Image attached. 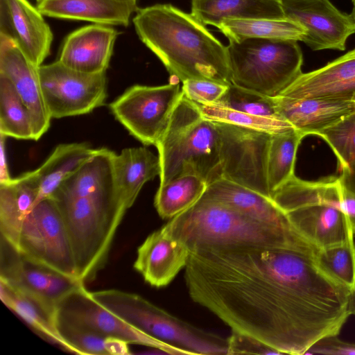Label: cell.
Returning <instances> with one entry per match:
<instances>
[{
	"label": "cell",
	"mask_w": 355,
	"mask_h": 355,
	"mask_svg": "<svg viewBox=\"0 0 355 355\" xmlns=\"http://www.w3.org/2000/svg\"><path fill=\"white\" fill-rule=\"evenodd\" d=\"M184 268L193 302L281 354H306L352 315V290L291 248L196 246Z\"/></svg>",
	"instance_id": "1"
},
{
	"label": "cell",
	"mask_w": 355,
	"mask_h": 355,
	"mask_svg": "<svg viewBox=\"0 0 355 355\" xmlns=\"http://www.w3.org/2000/svg\"><path fill=\"white\" fill-rule=\"evenodd\" d=\"M132 22L140 40L182 83L232 85L226 46L191 14L171 4H155L138 8Z\"/></svg>",
	"instance_id": "2"
},
{
	"label": "cell",
	"mask_w": 355,
	"mask_h": 355,
	"mask_svg": "<svg viewBox=\"0 0 355 355\" xmlns=\"http://www.w3.org/2000/svg\"><path fill=\"white\" fill-rule=\"evenodd\" d=\"M166 225L190 250L202 245H273L315 257L319 252L297 231L264 223L205 194Z\"/></svg>",
	"instance_id": "3"
},
{
	"label": "cell",
	"mask_w": 355,
	"mask_h": 355,
	"mask_svg": "<svg viewBox=\"0 0 355 355\" xmlns=\"http://www.w3.org/2000/svg\"><path fill=\"white\" fill-rule=\"evenodd\" d=\"M155 146L161 166L159 185L186 175L199 176L207 185L221 178L216 123L205 119L198 105L184 94Z\"/></svg>",
	"instance_id": "4"
},
{
	"label": "cell",
	"mask_w": 355,
	"mask_h": 355,
	"mask_svg": "<svg viewBox=\"0 0 355 355\" xmlns=\"http://www.w3.org/2000/svg\"><path fill=\"white\" fill-rule=\"evenodd\" d=\"M62 216L74 253L78 279H94L105 266L127 211L117 189L78 198H53Z\"/></svg>",
	"instance_id": "5"
},
{
	"label": "cell",
	"mask_w": 355,
	"mask_h": 355,
	"mask_svg": "<svg viewBox=\"0 0 355 355\" xmlns=\"http://www.w3.org/2000/svg\"><path fill=\"white\" fill-rule=\"evenodd\" d=\"M90 295L135 328L186 354H227V338L198 328L139 295L116 289L90 292Z\"/></svg>",
	"instance_id": "6"
},
{
	"label": "cell",
	"mask_w": 355,
	"mask_h": 355,
	"mask_svg": "<svg viewBox=\"0 0 355 355\" xmlns=\"http://www.w3.org/2000/svg\"><path fill=\"white\" fill-rule=\"evenodd\" d=\"M232 84L273 97L302 72L297 41L251 37L226 46Z\"/></svg>",
	"instance_id": "7"
},
{
	"label": "cell",
	"mask_w": 355,
	"mask_h": 355,
	"mask_svg": "<svg viewBox=\"0 0 355 355\" xmlns=\"http://www.w3.org/2000/svg\"><path fill=\"white\" fill-rule=\"evenodd\" d=\"M182 94L178 82L159 86L135 85L113 101L109 108L132 136L145 146H155Z\"/></svg>",
	"instance_id": "8"
},
{
	"label": "cell",
	"mask_w": 355,
	"mask_h": 355,
	"mask_svg": "<svg viewBox=\"0 0 355 355\" xmlns=\"http://www.w3.org/2000/svg\"><path fill=\"white\" fill-rule=\"evenodd\" d=\"M17 251L33 261L78 279L71 239L52 198L38 202L28 214Z\"/></svg>",
	"instance_id": "9"
},
{
	"label": "cell",
	"mask_w": 355,
	"mask_h": 355,
	"mask_svg": "<svg viewBox=\"0 0 355 355\" xmlns=\"http://www.w3.org/2000/svg\"><path fill=\"white\" fill-rule=\"evenodd\" d=\"M38 73L44 99L52 119L86 114L105 103L106 72L83 73L57 60L42 64Z\"/></svg>",
	"instance_id": "10"
},
{
	"label": "cell",
	"mask_w": 355,
	"mask_h": 355,
	"mask_svg": "<svg viewBox=\"0 0 355 355\" xmlns=\"http://www.w3.org/2000/svg\"><path fill=\"white\" fill-rule=\"evenodd\" d=\"M216 123L220 137L221 178L270 198L267 158L271 135Z\"/></svg>",
	"instance_id": "11"
},
{
	"label": "cell",
	"mask_w": 355,
	"mask_h": 355,
	"mask_svg": "<svg viewBox=\"0 0 355 355\" xmlns=\"http://www.w3.org/2000/svg\"><path fill=\"white\" fill-rule=\"evenodd\" d=\"M55 316L105 337L123 339L169 354H186L175 347L158 340L125 322L96 302L85 285L73 290L57 305Z\"/></svg>",
	"instance_id": "12"
},
{
	"label": "cell",
	"mask_w": 355,
	"mask_h": 355,
	"mask_svg": "<svg viewBox=\"0 0 355 355\" xmlns=\"http://www.w3.org/2000/svg\"><path fill=\"white\" fill-rule=\"evenodd\" d=\"M0 279L37 297L54 311L66 295L85 285L79 279L26 258L2 238Z\"/></svg>",
	"instance_id": "13"
},
{
	"label": "cell",
	"mask_w": 355,
	"mask_h": 355,
	"mask_svg": "<svg viewBox=\"0 0 355 355\" xmlns=\"http://www.w3.org/2000/svg\"><path fill=\"white\" fill-rule=\"evenodd\" d=\"M286 18L306 30L302 41L313 51H345L355 33L351 15L340 11L330 0H282Z\"/></svg>",
	"instance_id": "14"
},
{
	"label": "cell",
	"mask_w": 355,
	"mask_h": 355,
	"mask_svg": "<svg viewBox=\"0 0 355 355\" xmlns=\"http://www.w3.org/2000/svg\"><path fill=\"white\" fill-rule=\"evenodd\" d=\"M43 16L28 0H0V33L11 38L37 67L49 55L53 39Z\"/></svg>",
	"instance_id": "15"
},
{
	"label": "cell",
	"mask_w": 355,
	"mask_h": 355,
	"mask_svg": "<svg viewBox=\"0 0 355 355\" xmlns=\"http://www.w3.org/2000/svg\"><path fill=\"white\" fill-rule=\"evenodd\" d=\"M0 75L8 78L29 110L37 141L49 130L51 117L46 107L38 67L9 37L0 33Z\"/></svg>",
	"instance_id": "16"
},
{
	"label": "cell",
	"mask_w": 355,
	"mask_h": 355,
	"mask_svg": "<svg viewBox=\"0 0 355 355\" xmlns=\"http://www.w3.org/2000/svg\"><path fill=\"white\" fill-rule=\"evenodd\" d=\"M190 252L164 225L138 248L134 268L152 286H166L186 267Z\"/></svg>",
	"instance_id": "17"
},
{
	"label": "cell",
	"mask_w": 355,
	"mask_h": 355,
	"mask_svg": "<svg viewBox=\"0 0 355 355\" xmlns=\"http://www.w3.org/2000/svg\"><path fill=\"white\" fill-rule=\"evenodd\" d=\"M118 35L110 26L93 24L81 27L67 36L58 60L83 73H105Z\"/></svg>",
	"instance_id": "18"
},
{
	"label": "cell",
	"mask_w": 355,
	"mask_h": 355,
	"mask_svg": "<svg viewBox=\"0 0 355 355\" xmlns=\"http://www.w3.org/2000/svg\"><path fill=\"white\" fill-rule=\"evenodd\" d=\"M279 94L352 101L355 96V49L320 69L302 73Z\"/></svg>",
	"instance_id": "19"
},
{
	"label": "cell",
	"mask_w": 355,
	"mask_h": 355,
	"mask_svg": "<svg viewBox=\"0 0 355 355\" xmlns=\"http://www.w3.org/2000/svg\"><path fill=\"white\" fill-rule=\"evenodd\" d=\"M272 98L278 113L304 137L317 135L355 110L352 101L281 94Z\"/></svg>",
	"instance_id": "20"
},
{
	"label": "cell",
	"mask_w": 355,
	"mask_h": 355,
	"mask_svg": "<svg viewBox=\"0 0 355 355\" xmlns=\"http://www.w3.org/2000/svg\"><path fill=\"white\" fill-rule=\"evenodd\" d=\"M285 214L293 227L318 250L341 244L353 235L347 216L333 205H306Z\"/></svg>",
	"instance_id": "21"
},
{
	"label": "cell",
	"mask_w": 355,
	"mask_h": 355,
	"mask_svg": "<svg viewBox=\"0 0 355 355\" xmlns=\"http://www.w3.org/2000/svg\"><path fill=\"white\" fill-rule=\"evenodd\" d=\"M137 1L40 0L37 8L44 16L50 17L125 27L139 8Z\"/></svg>",
	"instance_id": "22"
},
{
	"label": "cell",
	"mask_w": 355,
	"mask_h": 355,
	"mask_svg": "<svg viewBox=\"0 0 355 355\" xmlns=\"http://www.w3.org/2000/svg\"><path fill=\"white\" fill-rule=\"evenodd\" d=\"M39 186L33 171L0 184V232L17 250L21 228L28 214L37 202Z\"/></svg>",
	"instance_id": "23"
},
{
	"label": "cell",
	"mask_w": 355,
	"mask_h": 355,
	"mask_svg": "<svg viewBox=\"0 0 355 355\" xmlns=\"http://www.w3.org/2000/svg\"><path fill=\"white\" fill-rule=\"evenodd\" d=\"M204 194L264 223L295 230L271 198L243 185L219 178L207 185Z\"/></svg>",
	"instance_id": "24"
},
{
	"label": "cell",
	"mask_w": 355,
	"mask_h": 355,
	"mask_svg": "<svg viewBox=\"0 0 355 355\" xmlns=\"http://www.w3.org/2000/svg\"><path fill=\"white\" fill-rule=\"evenodd\" d=\"M116 188L125 207L135 203L143 186L160 175L159 156L146 147L126 148L114 159Z\"/></svg>",
	"instance_id": "25"
},
{
	"label": "cell",
	"mask_w": 355,
	"mask_h": 355,
	"mask_svg": "<svg viewBox=\"0 0 355 355\" xmlns=\"http://www.w3.org/2000/svg\"><path fill=\"white\" fill-rule=\"evenodd\" d=\"M218 27L229 19H285L282 0H191V13Z\"/></svg>",
	"instance_id": "26"
},
{
	"label": "cell",
	"mask_w": 355,
	"mask_h": 355,
	"mask_svg": "<svg viewBox=\"0 0 355 355\" xmlns=\"http://www.w3.org/2000/svg\"><path fill=\"white\" fill-rule=\"evenodd\" d=\"M115 155L107 148H98L90 159L62 183L52 198H78L116 189Z\"/></svg>",
	"instance_id": "27"
},
{
	"label": "cell",
	"mask_w": 355,
	"mask_h": 355,
	"mask_svg": "<svg viewBox=\"0 0 355 355\" xmlns=\"http://www.w3.org/2000/svg\"><path fill=\"white\" fill-rule=\"evenodd\" d=\"M0 297L3 304L23 319L40 336L76 354L60 335L55 324V311L33 295L0 279Z\"/></svg>",
	"instance_id": "28"
},
{
	"label": "cell",
	"mask_w": 355,
	"mask_h": 355,
	"mask_svg": "<svg viewBox=\"0 0 355 355\" xmlns=\"http://www.w3.org/2000/svg\"><path fill=\"white\" fill-rule=\"evenodd\" d=\"M96 150L86 143L58 145L45 162L33 171L39 186L37 202L52 198L62 183Z\"/></svg>",
	"instance_id": "29"
},
{
	"label": "cell",
	"mask_w": 355,
	"mask_h": 355,
	"mask_svg": "<svg viewBox=\"0 0 355 355\" xmlns=\"http://www.w3.org/2000/svg\"><path fill=\"white\" fill-rule=\"evenodd\" d=\"M229 40L257 37L302 41L306 30L300 24L285 18L229 19L217 27Z\"/></svg>",
	"instance_id": "30"
},
{
	"label": "cell",
	"mask_w": 355,
	"mask_h": 355,
	"mask_svg": "<svg viewBox=\"0 0 355 355\" xmlns=\"http://www.w3.org/2000/svg\"><path fill=\"white\" fill-rule=\"evenodd\" d=\"M207 183L200 177L186 175L159 185L155 207L159 216L171 219L196 204L205 193Z\"/></svg>",
	"instance_id": "31"
},
{
	"label": "cell",
	"mask_w": 355,
	"mask_h": 355,
	"mask_svg": "<svg viewBox=\"0 0 355 355\" xmlns=\"http://www.w3.org/2000/svg\"><path fill=\"white\" fill-rule=\"evenodd\" d=\"M304 137L295 130L270 135L267 158V180L270 196L295 175L296 154Z\"/></svg>",
	"instance_id": "32"
},
{
	"label": "cell",
	"mask_w": 355,
	"mask_h": 355,
	"mask_svg": "<svg viewBox=\"0 0 355 355\" xmlns=\"http://www.w3.org/2000/svg\"><path fill=\"white\" fill-rule=\"evenodd\" d=\"M0 134L17 139L35 140L29 110L11 82L1 75Z\"/></svg>",
	"instance_id": "33"
},
{
	"label": "cell",
	"mask_w": 355,
	"mask_h": 355,
	"mask_svg": "<svg viewBox=\"0 0 355 355\" xmlns=\"http://www.w3.org/2000/svg\"><path fill=\"white\" fill-rule=\"evenodd\" d=\"M197 105L202 115L210 121L225 123L270 135L295 130L292 125L284 119L257 116L218 104Z\"/></svg>",
	"instance_id": "34"
},
{
	"label": "cell",
	"mask_w": 355,
	"mask_h": 355,
	"mask_svg": "<svg viewBox=\"0 0 355 355\" xmlns=\"http://www.w3.org/2000/svg\"><path fill=\"white\" fill-rule=\"evenodd\" d=\"M316 260L322 268L352 291L355 288V242L353 235L341 244L320 250Z\"/></svg>",
	"instance_id": "35"
},
{
	"label": "cell",
	"mask_w": 355,
	"mask_h": 355,
	"mask_svg": "<svg viewBox=\"0 0 355 355\" xmlns=\"http://www.w3.org/2000/svg\"><path fill=\"white\" fill-rule=\"evenodd\" d=\"M337 157L340 170L355 164V110L319 132Z\"/></svg>",
	"instance_id": "36"
},
{
	"label": "cell",
	"mask_w": 355,
	"mask_h": 355,
	"mask_svg": "<svg viewBox=\"0 0 355 355\" xmlns=\"http://www.w3.org/2000/svg\"><path fill=\"white\" fill-rule=\"evenodd\" d=\"M216 104L257 116L284 119L272 97L233 84Z\"/></svg>",
	"instance_id": "37"
},
{
	"label": "cell",
	"mask_w": 355,
	"mask_h": 355,
	"mask_svg": "<svg viewBox=\"0 0 355 355\" xmlns=\"http://www.w3.org/2000/svg\"><path fill=\"white\" fill-rule=\"evenodd\" d=\"M55 324L60 335L76 354L107 355L105 349L106 337L57 316Z\"/></svg>",
	"instance_id": "38"
},
{
	"label": "cell",
	"mask_w": 355,
	"mask_h": 355,
	"mask_svg": "<svg viewBox=\"0 0 355 355\" xmlns=\"http://www.w3.org/2000/svg\"><path fill=\"white\" fill-rule=\"evenodd\" d=\"M230 85L209 80H187L182 83L183 94L198 105L217 103Z\"/></svg>",
	"instance_id": "39"
},
{
	"label": "cell",
	"mask_w": 355,
	"mask_h": 355,
	"mask_svg": "<svg viewBox=\"0 0 355 355\" xmlns=\"http://www.w3.org/2000/svg\"><path fill=\"white\" fill-rule=\"evenodd\" d=\"M281 354L260 340L248 335L232 331L227 338V354Z\"/></svg>",
	"instance_id": "40"
},
{
	"label": "cell",
	"mask_w": 355,
	"mask_h": 355,
	"mask_svg": "<svg viewBox=\"0 0 355 355\" xmlns=\"http://www.w3.org/2000/svg\"><path fill=\"white\" fill-rule=\"evenodd\" d=\"M306 354L355 355V343L342 340L338 336H328L315 343Z\"/></svg>",
	"instance_id": "41"
},
{
	"label": "cell",
	"mask_w": 355,
	"mask_h": 355,
	"mask_svg": "<svg viewBox=\"0 0 355 355\" xmlns=\"http://www.w3.org/2000/svg\"><path fill=\"white\" fill-rule=\"evenodd\" d=\"M129 343L123 339L108 336L105 340V349L107 355H129Z\"/></svg>",
	"instance_id": "42"
},
{
	"label": "cell",
	"mask_w": 355,
	"mask_h": 355,
	"mask_svg": "<svg viewBox=\"0 0 355 355\" xmlns=\"http://www.w3.org/2000/svg\"><path fill=\"white\" fill-rule=\"evenodd\" d=\"M6 139V137L0 134V184L8 182L12 179L8 171Z\"/></svg>",
	"instance_id": "43"
},
{
	"label": "cell",
	"mask_w": 355,
	"mask_h": 355,
	"mask_svg": "<svg viewBox=\"0 0 355 355\" xmlns=\"http://www.w3.org/2000/svg\"><path fill=\"white\" fill-rule=\"evenodd\" d=\"M339 177L343 186L355 195V164L349 168L341 170Z\"/></svg>",
	"instance_id": "44"
},
{
	"label": "cell",
	"mask_w": 355,
	"mask_h": 355,
	"mask_svg": "<svg viewBox=\"0 0 355 355\" xmlns=\"http://www.w3.org/2000/svg\"><path fill=\"white\" fill-rule=\"evenodd\" d=\"M349 311L351 315H355V288L352 292L349 303Z\"/></svg>",
	"instance_id": "45"
},
{
	"label": "cell",
	"mask_w": 355,
	"mask_h": 355,
	"mask_svg": "<svg viewBox=\"0 0 355 355\" xmlns=\"http://www.w3.org/2000/svg\"><path fill=\"white\" fill-rule=\"evenodd\" d=\"M350 15L355 22V7H353L352 11Z\"/></svg>",
	"instance_id": "46"
},
{
	"label": "cell",
	"mask_w": 355,
	"mask_h": 355,
	"mask_svg": "<svg viewBox=\"0 0 355 355\" xmlns=\"http://www.w3.org/2000/svg\"><path fill=\"white\" fill-rule=\"evenodd\" d=\"M352 1L353 3L354 7H355V0H352Z\"/></svg>",
	"instance_id": "47"
},
{
	"label": "cell",
	"mask_w": 355,
	"mask_h": 355,
	"mask_svg": "<svg viewBox=\"0 0 355 355\" xmlns=\"http://www.w3.org/2000/svg\"><path fill=\"white\" fill-rule=\"evenodd\" d=\"M352 101H353V102L354 103V104H355V96H354V98H353Z\"/></svg>",
	"instance_id": "48"
},
{
	"label": "cell",
	"mask_w": 355,
	"mask_h": 355,
	"mask_svg": "<svg viewBox=\"0 0 355 355\" xmlns=\"http://www.w3.org/2000/svg\"><path fill=\"white\" fill-rule=\"evenodd\" d=\"M37 1V3L39 2L40 0H36Z\"/></svg>",
	"instance_id": "49"
}]
</instances>
